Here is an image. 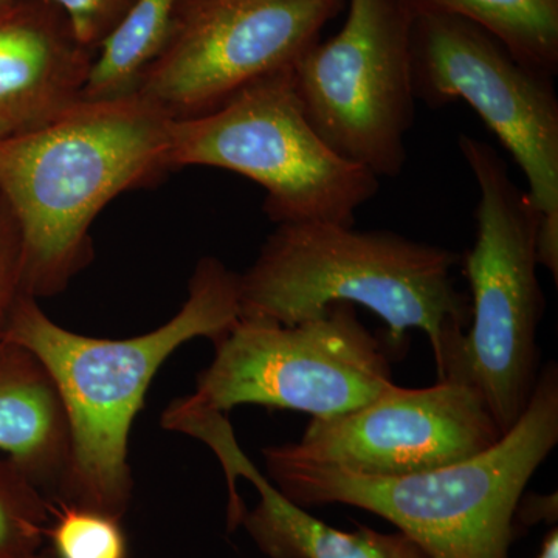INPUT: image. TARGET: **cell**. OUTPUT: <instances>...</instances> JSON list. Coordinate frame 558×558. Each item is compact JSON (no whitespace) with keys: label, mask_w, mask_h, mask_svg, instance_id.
Wrapping results in <instances>:
<instances>
[{"label":"cell","mask_w":558,"mask_h":558,"mask_svg":"<svg viewBox=\"0 0 558 558\" xmlns=\"http://www.w3.org/2000/svg\"><path fill=\"white\" fill-rule=\"evenodd\" d=\"M97 51L49 0L0 11V140L38 130L81 101Z\"/></svg>","instance_id":"13"},{"label":"cell","mask_w":558,"mask_h":558,"mask_svg":"<svg viewBox=\"0 0 558 558\" xmlns=\"http://www.w3.org/2000/svg\"><path fill=\"white\" fill-rule=\"evenodd\" d=\"M213 343L215 357L189 398L219 413L252 403L328 418L396 385L379 339L348 303L290 326L240 318Z\"/></svg>","instance_id":"7"},{"label":"cell","mask_w":558,"mask_h":558,"mask_svg":"<svg viewBox=\"0 0 558 558\" xmlns=\"http://www.w3.org/2000/svg\"><path fill=\"white\" fill-rule=\"evenodd\" d=\"M413 13H439L478 25L523 64L558 72V0H403Z\"/></svg>","instance_id":"15"},{"label":"cell","mask_w":558,"mask_h":558,"mask_svg":"<svg viewBox=\"0 0 558 558\" xmlns=\"http://www.w3.org/2000/svg\"><path fill=\"white\" fill-rule=\"evenodd\" d=\"M458 146L480 201L475 242L464 256L469 328L444 379L472 385L505 436L526 410L539 374V216L497 150L468 134L459 135Z\"/></svg>","instance_id":"5"},{"label":"cell","mask_w":558,"mask_h":558,"mask_svg":"<svg viewBox=\"0 0 558 558\" xmlns=\"http://www.w3.org/2000/svg\"><path fill=\"white\" fill-rule=\"evenodd\" d=\"M343 27L292 65L304 116L337 156L377 179L398 178L416 117L411 28L403 0H347Z\"/></svg>","instance_id":"8"},{"label":"cell","mask_w":558,"mask_h":558,"mask_svg":"<svg viewBox=\"0 0 558 558\" xmlns=\"http://www.w3.org/2000/svg\"><path fill=\"white\" fill-rule=\"evenodd\" d=\"M68 17L73 35L86 49L98 50L134 0H49Z\"/></svg>","instance_id":"19"},{"label":"cell","mask_w":558,"mask_h":558,"mask_svg":"<svg viewBox=\"0 0 558 558\" xmlns=\"http://www.w3.org/2000/svg\"><path fill=\"white\" fill-rule=\"evenodd\" d=\"M69 450L68 418L49 373L27 349L0 341V451L57 498Z\"/></svg>","instance_id":"14"},{"label":"cell","mask_w":558,"mask_h":558,"mask_svg":"<svg viewBox=\"0 0 558 558\" xmlns=\"http://www.w3.org/2000/svg\"><path fill=\"white\" fill-rule=\"evenodd\" d=\"M537 558H558V529L554 526L546 534Z\"/></svg>","instance_id":"22"},{"label":"cell","mask_w":558,"mask_h":558,"mask_svg":"<svg viewBox=\"0 0 558 558\" xmlns=\"http://www.w3.org/2000/svg\"><path fill=\"white\" fill-rule=\"evenodd\" d=\"M347 0H179L170 35L135 94L172 120L222 108L292 68Z\"/></svg>","instance_id":"10"},{"label":"cell","mask_w":558,"mask_h":558,"mask_svg":"<svg viewBox=\"0 0 558 558\" xmlns=\"http://www.w3.org/2000/svg\"><path fill=\"white\" fill-rule=\"evenodd\" d=\"M558 442V371L538 374L519 422L490 449L429 472L368 476L263 450L267 480L301 508L344 505L395 524L428 558H510L529 481Z\"/></svg>","instance_id":"4"},{"label":"cell","mask_w":558,"mask_h":558,"mask_svg":"<svg viewBox=\"0 0 558 558\" xmlns=\"http://www.w3.org/2000/svg\"><path fill=\"white\" fill-rule=\"evenodd\" d=\"M172 121L132 94L81 100L38 130L0 140V196L20 229L27 295L68 288L90 263L101 209L174 170Z\"/></svg>","instance_id":"2"},{"label":"cell","mask_w":558,"mask_h":558,"mask_svg":"<svg viewBox=\"0 0 558 558\" xmlns=\"http://www.w3.org/2000/svg\"><path fill=\"white\" fill-rule=\"evenodd\" d=\"M459 260L449 248L395 231L281 223L238 274L240 318L290 326L332 304H359L387 325L395 343L422 330L442 380L470 323V301L454 281Z\"/></svg>","instance_id":"3"},{"label":"cell","mask_w":558,"mask_h":558,"mask_svg":"<svg viewBox=\"0 0 558 558\" xmlns=\"http://www.w3.org/2000/svg\"><path fill=\"white\" fill-rule=\"evenodd\" d=\"M238 319V274L216 258L199 260L189 299L174 317L131 339L72 332L40 310L36 299L22 296L2 341L27 349L43 363L64 407L69 461L54 499L123 519L134 488L131 428L154 377L182 344L199 337L216 341Z\"/></svg>","instance_id":"1"},{"label":"cell","mask_w":558,"mask_h":558,"mask_svg":"<svg viewBox=\"0 0 558 558\" xmlns=\"http://www.w3.org/2000/svg\"><path fill=\"white\" fill-rule=\"evenodd\" d=\"M558 506L557 494L554 495H527L524 494L519 502V508L515 512V526L529 527L534 524L557 523Z\"/></svg>","instance_id":"21"},{"label":"cell","mask_w":558,"mask_h":558,"mask_svg":"<svg viewBox=\"0 0 558 558\" xmlns=\"http://www.w3.org/2000/svg\"><path fill=\"white\" fill-rule=\"evenodd\" d=\"M161 427L207 444L229 480L227 527L247 531L269 558H428L402 532L385 534L360 526L340 531L315 519L306 508L286 498L242 451L229 418L193 400H172L161 414Z\"/></svg>","instance_id":"12"},{"label":"cell","mask_w":558,"mask_h":558,"mask_svg":"<svg viewBox=\"0 0 558 558\" xmlns=\"http://www.w3.org/2000/svg\"><path fill=\"white\" fill-rule=\"evenodd\" d=\"M46 538L53 558H130L120 519L60 499L50 501Z\"/></svg>","instance_id":"17"},{"label":"cell","mask_w":558,"mask_h":558,"mask_svg":"<svg viewBox=\"0 0 558 558\" xmlns=\"http://www.w3.org/2000/svg\"><path fill=\"white\" fill-rule=\"evenodd\" d=\"M172 168L236 172L266 191L271 222L352 227L374 199L380 180L341 159L311 126L296 95L292 68L256 81L222 108L174 120Z\"/></svg>","instance_id":"6"},{"label":"cell","mask_w":558,"mask_h":558,"mask_svg":"<svg viewBox=\"0 0 558 558\" xmlns=\"http://www.w3.org/2000/svg\"><path fill=\"white\" fill-rule=\"evenodd\" d=\"M50 499L24 472L0 476V558H31L43 549Z\"/></svg>","instance_id":"18"},{"label":"cell","mask_w":558,"mask_h":558,"mask_svg":"<svg viewBox=\"0 0 558 558\" xmlns=\"http://www.w3.org/2000/svg\"><path fill=\"white\" fill-rule=\"evenodd\" d=\"M497 422L465 381L389 388L349 413L312 418L296 442L271 446L282 458L368 476H405L457 464L490 449Z\"/></svg>","instance_id":"11"},{"label":"cell","mask_w":558,"mask_h":558,"mask_svg":"<svg viewBox=\"0 0 558 558\" xmlns=\"http://www.w3.org/2000/svg\"><path fill=\"white\" fill-rule=\"evenodd\" d=\"M179 0H134L98 47L81 100H116L135 94L143 73L159 57Z\"/></svg>","instance_id":"16"},{"label":"cell","mask_w":558,"mask_h":558,"mask_svg":"<svg viewBox=\"0 0 558 558\" xmlns=\"http://www.w3.org/2000/svg\"><path fill=\"white\" fill-rule=\"evenodd\" d=\"M27 295L24 286L22 241L16 220L0 196V341L14 306Z\"/></svg>","instance_id":"20"},{"label":"cell","mask_w":558,"mask_h":558,"mask_svg":"<svg viewBox=\"0 0 558 558\" xmlns=\"http://www.w3.org/2000/svg\"><path fill=\"white\" fill-rule=\"evenodd\" d=\"M414 94L432 108L462 100L519 163L539 216L537 256L558 282V97L553 76L527 68L486 31L413 13Z\"/></svg>","instance_id":"9"},{"label":"cell","mask_w":558,"mask_h":558,"mask_svg":"<svg viewBox=\"0 0 558 558\" xmlns=\"http://www.w3.org/2000/svg\"><path fill=\"white\" fill-rule=\"evenodd\" d=\"M31 558H53V556H51L50 549H40L38 554Z\"/></svg>","instance_id":"23"},{"label":"cell","mask_w":558,"mask_h":558,"mask_svg":"<svg viewBox=\"0 0 558 558\" xmlns=\"http://www.w3.org/2000/svg\"><path fill=\"white\" fill-rule=\"evenodd\" d=\"M11 2H13V0H0V11L5 10Z\"/></svg>","instance_id":"24"}]
</instances>
